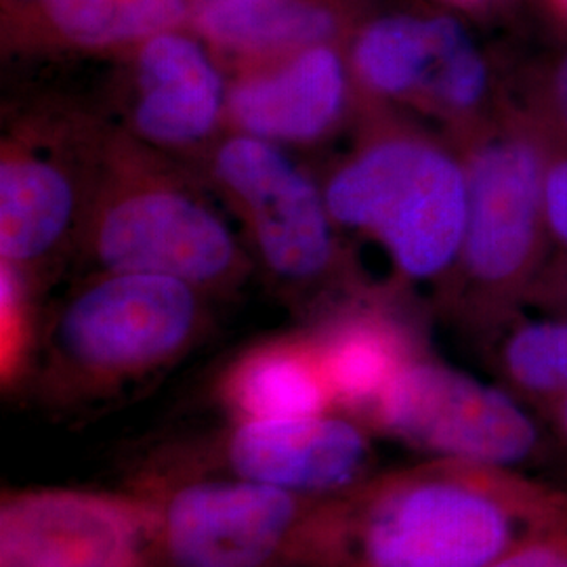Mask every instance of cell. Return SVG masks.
Listing matches in <instances>:
<instances>
[{"mask_svg": "<svg viewBox=\"0 0 567 567\" xmlns=\"http://www.w3.org/2000/svg\"><path fill=\"white\" fill-rule=\"evenodd\" d=\"M566 517L522 468L431 458L330 503L324 567H489Z\"/></svg>", "mask_w": 567, "mask_h": 567, "instance_id": "cell-1", "label": "cell"}, {"mask_svg": "<svg viewBox=\"0 0 567 567\" xmlns=\"http://www.w3.org/2000/svg\"><path fill=\"white\" fill-rule=\"evenodd\" d=\"M324 198L334 224L383 244L408 280L452 276L468 203L465 164L452 143L379 122L330 175Z\"/></svg>", "mask_w": 567, "mask_h": 567, "instance_id": "cell-2", "label": "cell"}, {"mask_svg": "<svg viewBox=\"0 0 567 567\" xmlns=\"http://www.w3.org/2000/svg\"><path fill=\"white\" fill-rule=\"evenodd\" d=\"M81 231L103 274L168 276L198 290L243 276V250L224 219L137 143L112 142L95 156Z\"/></svg>", "mask_w": 567, "mask_h": 567, "instance_id": "cell-3", "label": "cell"}, {"mask_svg": "<svg viewBox=\"0 0 567 567\" xmlns=\"http://www.w3.org/2000/svg\"><path fill=\"white\" fill-rule=\"evenodd\" d=\"M466 173L465 240L452 271L477 313L503 322L547 267L543 177L548 137L526 110L501 107L452 137Z\"/></svg>", "mask_w": 567, "mask_h": 567, "instance_id": "cell-4", "label": "cell"}, {"mask_svg": "<svg viewBox=\"0 0 567 567\" xmlns=\"http://www.w3.org/2000/svg\"><path fill=\"white\" fill-rule=\"evenodd\" d=\"M143 498L150 567H322L332 498L248 480H189Z\"/></svg>", "mask_w": 567, "mask_h": 567, "instance_id": "cell-5", "label": "cell"}, {"mask_svg": "<svg viewBox=\"0 0 567 567\" xmlns=\"http://www.w3.org/2000/svg\"><path fill=\"white\" fill-rule=\"evenodd\" d=\"M198 288L154 274H103L51 332V370L70 389H112L177 360L200 326Z\"/></svg>", "mask_w": 567, "mask_h": 567, "instance_id": "cell-6", "label": "cell"}, {"mask_svg": "<svg viewBox=\"0 0 567 567\" xmlns=\"http://www.w3.org/2000/svg\"><path fill=\"white\" fill-rule=\"evenodd\" d=\"M370 423L431 458L522 468L543 450L517 395L423 355L386 389Z\"/></svg>", "mask_w": 567, "mask_h": 567, "instance_id": "cell-7", "label": "cell"}, {"mask_svg": "<svg viewBox=\"0 0 567 567\" xmlns=\"http://www.w3.org/2000/svg\"><path fill=\"white\" fill-rule=\"evenodd\" d=\"M353 74L379 105H410L444 122L452 135L486 121L501 105L480 47L447 16H386L368 23L353 47Z\"/></svg>", "mask_w": 567, "mask_h": 567, "instance_id": "cell-8", "label": "cell"}, {"mask_svg": "<svg viewBox=\"0 0 567 567\" xmlns=\"http://www.w3.org/2000/svg\"><path fill=\"white\" fill-rule=\"evenodd\" d=\"M210 177L240 213L276 278L290 284L324 278L337 257L324 192L274 143L243 133L227 137L213 152Z\"/></svg>", "mask_w": 567, "mask_h": 567, "instance_id": "cell-9", "label": "cell"}, {"mask_svg": "<svg viewBox=\"0 0 567 567\" xmlns=\"http://www.w3.org/2000/svg\"><path fill=\"white\" fill-rule=\"evenodd\" d=\"M147 501L91 489H23L0 508V567H150Z\"/></svg>", "mask_w": 567, "mask_h": 567, "instance_id": "cell-10", "label": "cell"}, {"mask_svg": "<svg viewBox=\"0 0 567 567\" xmlns=\"http://www.w3.org/2000/svg\"><path fill=\"white\" fill-rule=\"evenodd\" d=\"M374 452L360 423L341 416L240 421L225 463L248 482L309 498H343L370 482Z\"/></svg>", "mask_w": 567, "mask_h": 567, "instance_id": "cell-11", "label": "cell"}, {"mask_svg": "<svg viewBox=\"0 0 567 567\" xmlns=\"http://www.w3.org/2000/svg\"><path fill=\"white\" fill-rule=\"evenodd\" d=\"M60 143L11 137L0 163V259L25 276L49 261L82 227L91 179Z\"/></svg>", "mask_w": 567, "mask_h": 567, "instance_id": "cell-12", "label": "cell"}, {"mask_svg": "<svg viewBox=\"0 0 567 567\" xmlns=\"http://www.w3.org/2000/svg\"><path fill=\"white\" fill-rule=\"evenodd\" d=\"M349 79L339 53L311 47L252 65L227 89L225 121L238 133L269 143H316L349 110Z\"/></svg>", "mask_w": 567, "mask_h": 567, "instance_id": "cell-13", "label": "cell"}, {"mask_svg": "<svg viewBox=\"0 0 567 567\" xmlns=\"http://www.w3.org/2000/svg\"><path fill=\"white\" fill-rule=\"evenodd\" d=\"M133 82L131 128L140 142L194 147L225 121L227 89L219 70L198 42L177 30L143 42Z\"/></svg>", "mask_w": 567, "mask_h": 567, "instance_id": "cell-14", "label": "cell"}, {"mask_svg": "<svg viewBox=\"0 0 567 567\" xmlns=\"http://www.w3.org/2000/svg\"><path fill=\"white\" fill-rule=\"evenodd\" d=\"M334 405L370 421L386 389L421 355L410 328L379 307H353L313 337Z\"/></svg>", "mask_w": 567, "mask_h": 567, "instance_id": "cell-15", "label": "cell"}, {"mask_svg": "<svg viewBox=\"0 0 567 567\" xmlns=\"http://www.w3.org/2000/svg\"><path fill=\"white\" fill-rule=\"evenodd\" d=\"M192 16L206 41L250 65L320 47L339 30L322 0H196Z\"/></svg>", "mask_w": 567, "mask_h": 567, "instance_id": "cell-16", "label": "cell"}, {"mask_svg": "<svg viewBox=\"0 0 567 567\" xmlns=\"http://www.w3.org/2000/svg\"><path fill=\"white\" fill-rule=\"evenodd\" d=\"M240 421H280L326 414L334 405L311 339H278L246 351L221 385Z\"/></svg>", "mask_w": 567, "mask_h": 567, "instance_id": "cell-17", "label": "cell"}, {"mask_svg": "<svg viewBox=\"0 0 567 567\" xmlns=\"http://www.w3.org/2000/svg\"><path fill=\"white\" fill-rule=\"evenodd\" d=\"M187 16V0H44L53 34L89 51L143 44L177 30Z\"/></svg>", "mask_w": 567, "mask_h": 567, "instance_id": "cell-18", "label": "cell"}, {"mask_svg": "<svg viewBox=\"0 0 567 567\" xmlns=\"http://www.w3.org/2000/svg\"><path fill=\"white\" fill-rule=\"evenodd\" d=\"M498 370L513 395L547 412L567 391V313L517 320L503 334Z\"/></svg>", "mask_w": 567, "mask_h": 567, "instance_id": "cell-19", "label": "cell"}, {"mask_svg": "<svg viewBox=\"0 0 567 567\" xmlns=\"http://www.w3.org/2000/svg\"><path fill=\"white\" fill-rule=\"evenodd\" d=\"M28 276L18 267L0 264V309H2V379L13 381L25 360L28 347Z\"/></svg>", "mask_w": 567, "mask_h": 567, "instance_id": "cell-20", "label": "cell"}, {"mask_svg": "<svg viewBox=\"0 0 567 567\" xmlns=\"http://www.w3.org/2000/svg\"><path fill=\"white\" fill-rule=\"evenodd\" d=\"M526 112L540 124L550 142L567 145V53L529 91Z\"/></svg>", "mask_w": 567, "mask_h": 567, "instance_id": "cell-21", "label": "cell"}, {"mask_svg": "<svg viewBox=\"0 0 567 567\" xmlns=\"http://www.w3.org/2000/svg\"><path fill=\"white\" fill-rule=\"evenodd\" d=\"M543 204L548 243L559 246L561 252H567V145L548 143Z\"/></svg>", "mask_w": 567, "mask_h": 567, "instance_id": "cell-22", "label": "cell"}, {"mask_svg": "<svg viewBox=\"0 0 567 567\" xmlns=\"http://www.w3.org/2000/svg\"><path fill=\"white\" fill-rule=\"evenodd\" d=\"M489 567H567V517Z\"/></svg>", "mask_w": 567, "mask_h": 567, "instance_id": "cell-23", "label": "cell"}, {"mask_svg": "<svg viewBox=\"0 0 567 567\" xmlns=\"http://www.w3.org/2000/svg\"><path fill=\"white\" fill-rule=\"evenodd\" d=\"M532 297L555 311L567 313V252H561L557 261L547 264Z\"/></svg>", "mask_w": 567, "mask_h": 567, "instance_id": "cell-24", "label": "cell"}, {"mask_svg": "<svg viewBox=\"0 0 567 567\" xmlns=\"http://www.w3.org/2000/svg\"><path fill=\"white\" fill-rule=\"evenodd\" d=\"M545 414H547L548 423L553 426L555 435L559 437V442H561L567 450V391L561 398H557V400L550 404V408H548Z\"/></svg>", "mask_w": 567, "mask_h": 567, "instance_id": "cell-25", "label": "cell"}, {"mask_svg": "<svg viewBox=\"0 0 567 567\" xmlns=\"http://www.w3.org/2000/svg\"><path fill=\"white\" fill-rule=\"evenodd\" d=\"M458 2H465V4H477V2H484V0H458Z\"/></svg>", "mask_w": 567, "mask_h": 567, "instance_id": "cell-26", "label": "cell"}, {"mask_svg": "<svg viewBox=\"0 0 567 567\" xmlns=\"http://www.w3.org/2000/svg\"><path fill=\"white\" fill-rule=\"evenodd\" d=\"M561 4H564V7H566V11H567V0H561Z\"/></svg>", "mask_w": 567, "mask_h": 567, "instance_id": "cell-27", "label": "cell"}]
</instances>
